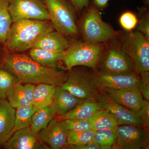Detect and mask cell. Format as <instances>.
Returning a JSON list of instances; mask_svg holds the SVG:
<instances>
[{
	"instance_id": "cell-25",
	"label": "cell",
	"mask_w": 149,
	"mask_h": 149,
	"mask_svg": "<svg viewBox=\"0 0 149 149\" xmlns=\"http://www.w3.org/2000/svg\"><path fill=\"white\" fill-rule=\"evenodd\" d=\"M36 111L33 105L17 108L11 136L17 130L30 127L32 116Z\"/></svg>"
},
{
	"instance_id": "cell-35",
	"label": "cell",
	"mask_w": 149,
	"mask_h": 149,
	"mask_svg": "<svg viewBox=\"0 0 149 149\" xmlns=\"http://www.w3.org/2000/svg\"><path fill=\"white\" fill-rule=\"evenodd\" d=\"M75 10L78 12L88 7L90 3V0H69Z\"/></svg>"
},
{
	"instance_id": "cell-1",
	"label": "cell",
	"mask_w": 149,
	"mask_h": 149,
	"mask_svg": "<svg viewBox=\"0 0 149 149\" xmlns=\"http://www.w3.org/2000/svg\"><path fill=\"white\" fill-rule=\"evenodd\" d=\"M3 69L10 71L23 84H50L60 86L66 81L68 74L55 68L43 66L23 54L7 53L1 60Z\"/></svg>"
},
{
	"instance_id": "cell-28",
	"label": "cell",
	"mask_w": 149,
	"mask_h": 149,
	"mask_svg": "<svg viewBox=\"0 0 149 149\" xmlns=\"http://www.w3.org/2000/svg\"><path fill=\"white\" fill-rule=\"evenodd\" d=\"M117 138L114 129H106L95 131L93 142L98 144L101 149H111Z\"/></svg>"
},
{
	"instance_id": "cell-3",
	"label": "cell",
	"mask_w": 149,
	"mask_h": 149,
	"mask_svg": "<svg viewBox=\"0 0 149 149\" xmlns=\"http://www.w3.org/2000/svg\"><path fill=\"white\" fill-rule=\"evenodd\" d=\"M79 24L83 42L88 44L107 43L117 37L121 31L115 30L102 19L99 9L95 5L85 8Z\"/></svg>"
},
{
	"instance_id": "cell-37",
	"label": "cell",
	"mask_w": 149,
	"mask_h": 149,
	"mask_svg": "<svg viewBox=\"0 0 149 149\" xmlns=\"http://www.w3.org/2000/svg\"><path fill=\"white\" fill-rule=\"evenodd\" d=\"M93 4L99 9H104L108 5L109 0H92Z\"/></svg>"
},
{
	"instance_id": "cell-15",
	"label": "cell",
	"mask_w": 149,
	"mask_h": 149,
	"mask_svg": "<svg viewBox=\"0 0 149 149\" xmlns=\"http://www.w3.org/2000/svg\"><path fill=\"white\" fill-rule=\"evenodd\" d=\"M7 149H35L47 148L33 133L30 127L17 130L4 144Z\"/></svg>"
},
{
	"instance_id": "cell-22",
	"label": "cell",
	"mask_w": 149,
	"mask_h": 149,
	"mask_svg": "<svg viewBox=\"0 0 149 149\" xmlns=\"http://www.w3.org/2000/svg\"><path fill=\"white\" fill-rule=\"evenodd\" d=\"M65 52H57L39 48H32L29 51L30 57L37 63L48 67L55 68L62 61Z\"/></svg>"
},
{
	"instance_id": "cell-5",
	"label": "cell",
	"mask_w": 149,
	"mask_h": 149,
	"mask_svg": "<svg viewBox=\"0 0 149 149\" xmlns=\"http://www.w3.org/2000/svg\"><path fill=\"white\" fill-rule=\"evenodd\" d=\"M50 20L56 31L66 36L77 39L80 35L75 19L74 9L67 0H43Z\"/></svg>"
},
{
	"instance_id": "cell-6",
	"label": "cell",
	"mask_w": 149,
	"mask_h": 149,
	"mask_svg": "<svg viewBox=\"0 0 149 149\" xmlns=\"http://www.w3.org/2000/svg\"><path fill=\"white\" fill-rule=\"evenodd\" d=\"M120 46L133 62L135 71L149 70V40L139 31H122L117 37Z\"/></svg>"
},
{
	"instance_id": "cell-10",
	"label": "cell",
	"mask_w": 149,
	"mask_h": 149,
	"mask_svg": "<svg viewBox=\"0 0 149 149\" xmlns=\"http://www.w3.org/2000/svg\"><path fill=\"white\" fill-rule=\"evenodd\" d=\"M94 81L99 90H139L140 77L136 72L115 73L96 70L93 72Z\"/></svg>"
},
{
	"instance_id": "cell-26",
	"label": "cell",
	"mask_w": 149,
	"mask_h": 149,
	"mask_svg": "<svg viewBox=\"0 0 149 149\" xmlns=\"http://www.w3.org/2000/svg\"><path fill=\"white\" fill-rule=\"evenodd\" d=\"M8 0H0V45L4 46L13 21L8 9Z\"/></svg>"
},
{
	"instance_id": "cell-29",
	"label": "cell",
	"mask_w": 149,
	"mask_h": 149,
	"mask_svg": "<svg viewBox=\"0 0 149 149\" xmlns=\"http://www.w3.org/2000/svg\"><path fill=\"white\" fill-rule=\"evenodd\" d=\"M18 81L15 75L0 68V100L6 99L7 93Z\"/></svg>"
},
{
	"instance_id": "cell-30",
	"label": "cell",
	"mask_w": 149,
	"mask_h": 149,
	"mask_svg": "<svg viewBox=\"0 0 149 149\" xmlns=\"http://www.w3.org/2000/svg\"><path fill=\"white\" fill-rule=\"evenodd\" d=\"M62 120L68 131H84L92 129L89 119L70 118Z\"/></svg>"
},
{
	"instance_id": "cell-24",
	"label": "cell",
	"mask_w": 149,
	"mask_h": 149,
	"mask_svg": "<svg viewBox=\"0 0 149 149\" xmlns=\"http://www.w3.org/2000/svg\"><path fill=\"white\" fill-rule=\"evenodd\" d=\"M55 114L51 106L37 110L32 116L30 128L37 135L40 131L47 127Z\"/></svg>"
},
{
	"instance_id": "cell-27",
	"label": "cell",
	"mask_w": 149,
	"mask_h": 149,
	"mask_svg": "<svg viewBox=\"0 0 149 149\" xmlns=\"http://www.w3.org/2000/svg\"><path fill=\"white\" fill-rule=\"evenodd\" d=\"M95 133V131L93 129L84 131H68L67 146H80L91 143L93 141Z\"/></svg>"
},
{
	"instance_id": "cell-34",
	"label": "cell",
	"mask_w": 149,
	"mask_h": 149,
	"mask_svg": "<svg viewBox=\"0 0 149 149\" xmlns=\"http://www.w3.org/2000/svg\"><path fill=\"white\" fill-rule=\"evenodd\" d=\"M146 9L143 10L140 20H138L137 29L138 31L143 33L149 40V16L148 11H146Z\"/></svg>"
},
{
	"instance_id": "cell-16",
	"label": "cell",
	"mask_w": 149,
	"mask_h": 149,
	"mask_svg": "<svg viewBox=\"0 0 149 149\" xmlns=\"http://www.w3.org/2000/svg\"><path fill=\"white\" fill-rule=\"evenodd\" d=\"M33 84L17 82L7 93L6 98L13 107L15 108L33 105Z\"/></svg>"
},
{
	"instance_id": "cell-21",
	"label": "cell",
	"mask_w": 149,
	"mask_h": 149,
	"mask_svg": "<svg viewBox=\"0 0 149 149\" xmlns=\"http://www.w3.org/2000/svg\"><path fill=\"white\" fill-rule=\"evenodd\" d=\"M55 85L50 84H38L33 92V105L36 109L50 106L55 95Z\"/></svg>"
},
{
	"instance_id": "cell-9",
	"label": "cell",
	"mask_w": 149,
	"mask_h": 149,
	"mask_svg": "<svg viewBox=\"0 0 149 149\" xmlns=\"http://www.w3.org/2000/svg\"><path fill=\"white\" fill-rule=\"evenodd\" d=\"M117 138L111 149L149 148V129L134 125H118Z\"/></svg>"
},
{
	"instance_id": "cell-14",
	"label": "cell",
	"mask_w": 149,
	"mask_h": 149,
	"mask_svg": "<svg viewBox=\"0 0 149 149\" xmlns=\"http://www.w3.org/2000/svg\"><path fill=\"white\" fill-rule=\"evenodd\" d=\"M100 91L105 93L113 101L136 113L140 109L143 99L139 90L105 88Z\"/></svg>"
},
{
	"instance_id": "cell-13",
	"label": "cell",
	"mask_w": 149,
	"mask_h": 149,
	"mask_svg": "<svg viewBox=\"0 0 149 149\" xmlns=\"http://www.w3.org/2000/svg\"><path fill=\"white\" fill-rule=\"evenodd\" d=\"M68 132L62 120L54 118L37 136L41 142L48 144L52 149H65L68 145Z\"/></svg>"
},
{
	"instance_id": "cell-32",
	"label": "cell",
	"mask_w": 149,
	"mask_h": 149,
	"mask_svg": "<svg viewBox=\"0 0 149 149\" xmlns=\"http://www.w3.org/2000/svg\"><path fill=\"white\" fill-rule=\"evenodd\" d=\"M140 80L139 88V91L144 99L149 101V70L139 73Z\"/></svg>"
},
{
	"instance_id": "cell-20",
	"label": "cell",
	"mask_w": 149,
	"mask_h": 149,
	"mask_svg": "<svg viewBox=\"0 0 149 149\" xmlns=\"http://www.w3.org/2000/svg\"><path fill=\"white\" fill-rule=\"evenodd\" d=\"M103 109L96 100H83L70 111L63 115L56 116L55 118L60 120L70 118L89 119L97 111Z\"/></svg>"
},
{
	"instance_id": "cell-36",
	"label": "cell",
	"mask_w": 149,
	"mask_h": 149,
	"mask_svg": "<svg viewBox=\"0 0 149 149\" xmlns=\"http://www.w3.org/2000/svg\"><path fill=\"white\" fill-rule=\"evenodd\" d=\"M65 149H101L100 147L98 144L94 142H92L86 145L80 146H67Z\"/></svg>"
},
{
	"instance_id": "cell-12",
	"label": "cell",
	"mask_w": 149,
	"mask_h": 149,
	"mask_svg": "<svg viewBox=\"0 0 149 149\" xmlns=\"http://www.w3.org/2000/svg\"><path fill=\"white\" fill-rule=\"evenodd\" d=\"M95 100L104 109L114 116L117 119L118 125H134L144 126L136 112L113 101L102 91H100Z\"/></svg>"
},
{
	"instance_id": "cell-33",
	"label": "cell",
	"mask_w": 149,
	"mask_h": 149,
	"mask_svg": "<svg viewBox=\"0 0 149 149\" xmlns=\"http://www.w3.org/2000/svg\"><path fill=\"white\" fill-rule=\"evenodd\" d=\"M136 113L141 119L144 127L149 128V101L143 99L140 109Z\"/></svg>"
},
{
	"instance_id": "cell-23",
	"label": "cell",
	"mask_w": 149,
	"mask_h": 149,
	"mask_svg": "<svg viewBox=\"0 0 149 149\" xmlns=\"http://www.w3.org/2000/svg\"><path fill=\"white\" fill-rule=\"evenodd\" d=\"M93 130L95 131L114 129L118 125L115 117L107 110H100L89 119Z\"/></svg>"
},
{
	"instance_id": "cell-4",
	"label": "cell",
	"mask_w": 149,
	"mask_h": 149,
	"mask_svg": "<svg viewBox=\"0 0 149 149\" xmlns=\"http://www.w3.org/2000/svg\"><path fill=\"white\" fill-rule=\"evenodd\" d=\"M107 43L88 44L74 40L65 52L62 61L67 69L84 66L96 70L107 48Z\"/></svg>"
},
{
	"instance_id": "cell-11",
	"label": "cell",
	"mask_w": 149,
	"mask_h": 149,
	"mask_svg": "<svg viewBox=\"0 0 149 149\" xmlns=\"http://www.w3.org/2000/svg\"><path fill=\"white\" fill-rule=\"evenodd\" d=\"M8 9L13 22L23 19L50 20L43 0H8Z\"/></svg>"
},
{
	"instance_id": "cell-18",
	"label": "cell",
	"mask_w": 149,
	"mask_h": 149,
	"mask_svg": "<svg viewBox=\"0 0 149 149\" xmlns=\"http://www.w3.org/2000/svg\"><path fill=\"white\" fill-rule=\"evenodd\" d=\"M71 42L66 36L57 31H50L46 33L38 40L33 48L63 52L68 49Z\"/></svg>"
},
{
	"instance_id": "cell-7",
	"label": "cell",
	"mask_w": 149,
	"mask_h": 149,
	"mask_svg": "<svg viewBox=\"0 0 149 149\" xmlns=\"http://www.w3.org/2000/svg\"><path fill=\"white\" fill-rule=\"evenodd\" d=\"M61 88L84 100H95L100 90L94 81L93 72L85 69L70 70Z\"/></svg>"
},
{
	"instance_id": "cell-19",
	"label": "cell",
	"mask_w": 149,
	"mask_h": 149,
	"mask_svg": "<svg viewBox=\"0 0 149 149\" xmlns=\"http://www.w3.org/2000/svg\"><path fill=\"white\" fill-rule=\"evenodd\" d=\"M83 100L62 89L60 86H57L53 101L50 106L55 115L60 116L70 111Z\"/></svg>"
},
{
	"instance_id": "cell-8",
	"label": "cell",
	"mask_w": 149,
	"mask_h": 149,
	"mask_svg": "<svg viewBox=\"0 0 149 149\" xmlns=\"http://www.w3.org/2000/svg\"><path fill=\"white\" fill-rule=\"evenodd\" d=\"M107 44L99 64L100 70L115 73L136 72L133 62L121 47L117 37Z\"/></svg>"
},
{
	"instance_id": "cell-31",
	"label": "cell",
	"mask_w": 149,
	"mask_h": 149,
	"mask_svg": "<svg viewBox=\"0 0 149 149\" xmlns=\"http://www.w3.org/2000/svg\"><path fill=\"white\" fill-rule=\"evenodd\" d=\"M138 19L136 15L130 11H127L121 15L119 18L120 26L125 31H133L138 24Z\"/></svg>"
},
{
	"instance_id": "cell-2",
	"label": "cell",
	"mask_w": 149,
	"mask_h": 149,
	"mask_svg": "<svg viewBox=\"0 0 149 149\" xmlns=\"http://www.w3.org/2000/svg\"><path fill=\"white\" fill-rule=\"evenodd\" d=\"M3 47L8 53H16L33 48L40 38L54 28L49 20L23 19L13 22Z\"/></svg>"
},
{
	"instance_id": "cell-17",
	"label": "cell",
	"mask_w": 149,
	"mask_h": 149,
	"mask_svg": "<svg viewBox=\"0 0 149 149\" xmlns=\"http://www.w3.org/2000/svg\"><path fill=\"white\" fill-rule=\"evenodd\" d=\"M15 111L6 99L0 100V145H4L11 137Z\"/></svg>"
}]
</instances>
